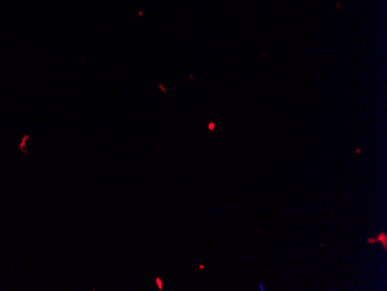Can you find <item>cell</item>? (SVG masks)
<instances>
[{"instance_id":"obj_1","label":"cell","mask_w":387,"mask_h":291,"mask_svg":"<svg viewBox=\"0 0 387 291\" xmlns=\"http://www.w3.org/2000/svg\"><path fill=\"white\" fill-rule=\"evenodd\" d=\"M376 241L377 242H381L384 248L385 249L387 248V235L384 233V232H380V233L378 234V237L376 238Z\"/></svg>"},{"instance_id":"obj_2","label":"cell","mask_w":387,"mask_h":291,"mask_svg":"<svg viewBox=\"0 0 387 291\" xmlns=\"http://www.w3.org/2000/svg\"><path fill=\"white\" fill-rule=\"evenodd\" d=\"M156 285H158V289H159V290H162V289H163V283H162V281H161V278L156 277Z\"/></svg>"},{"instance_id":"obj_3","label":"cell","mask_w":387,"mask_h":291,"mask_svg":"<svg viewBox=\"0 0 387 291\" xmlns=\"http://www.w3.org/2000/svg\"><path fill=\"white\" fill-rule=\"evenodd\" d=\"M215 126H216V125H215V123H213V122H210V124H209V130L212 131L213 129H215Z\"/></svg>"},{"instance_id":"obj_4","label":"cell","mask_w":387,"mask_h":291,"mask_svg":"<svg viewBox=\"0 0 387 291\" xmlns=\"http://www.w3.org/2000/svg\"><path fill=\"white\" fill-rule=\"evenodd\" d=\"M258 288H261V290H264V289H263V285H262V284H261V283L258 284Z\"/></svg>"},{"instance_id":"obj_5","label":"cell","mask_w":387,"mask_h":291,"mask_svg":"<svg viewBox=\"0 0 387 291\" xmlns=\"http://www.w3.org/2000/svg\"><path fill=\"white\" fill-rule=\"evenodd\" d=\"M356 153H361V149H357V150H356Z\"/></svg>"}]
</instances>
